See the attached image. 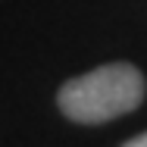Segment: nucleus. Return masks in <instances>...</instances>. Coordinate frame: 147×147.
<instances>
[{
	"label": "nucleus",
	"instance_id": "1",
	"mask_svg": "<svg viewBox=\"0 0 147 147\" xmlns=\"http://www.w3.org/2000/svg\"><path fill=\"white\" fill-rule=\"evenodd\" d=\"M144 72L131 63H107L85 75L69 78L57 94L63 116L78 125H100L119 119L141 107L144 100Z\"/></svg>",
	"mask_w": 147,
	"mask_h": 147
},
{
	"label": "nucleus",
	"instance_id": "2",
	"mask_svg": "<svg viewBox=\"0 0 147 147\" xmlns=\"http://www.w3.org/2000/svg\"><path fill=\"white\" fill-rule=\"evenodd\" d=\"M122 147H147V131H144V135H138V138H131V141H125Z\"/></svg>",
	"mask_w": 147,
	"mask_h": 147
}]
</instances>
